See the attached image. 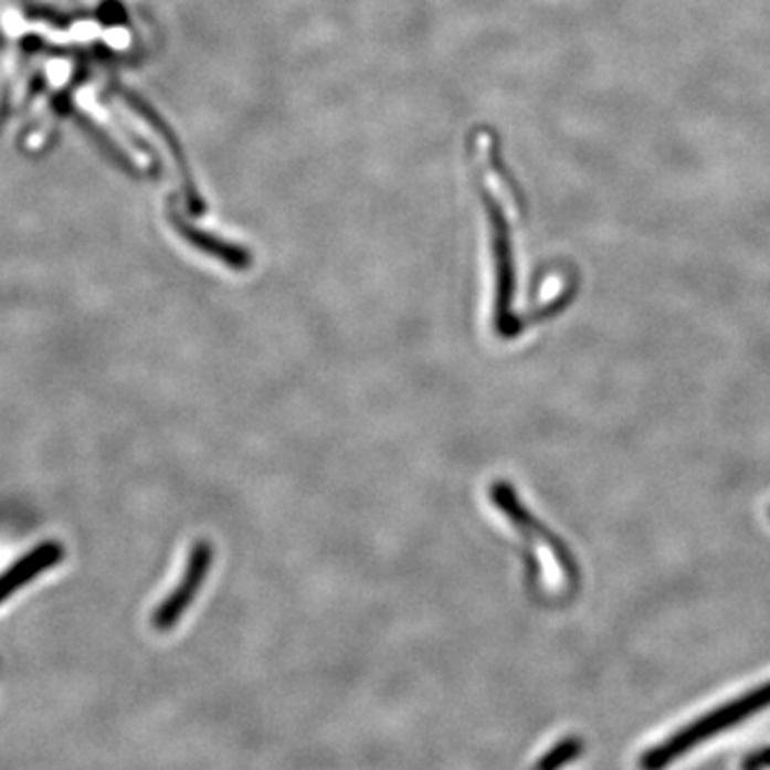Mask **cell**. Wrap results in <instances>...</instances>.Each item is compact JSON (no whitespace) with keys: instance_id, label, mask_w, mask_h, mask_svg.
Returning a JSON list of instances; mask_svg holds the SVG:
<instances>
[{"instance_id":"cell-5","label":"cell","mask_w":770,"mask_h":770,"mask_svg":"<svg viewBox=\"0 0 770 770\" xmlns=\"http://www.w3.org/2000/svg\"><path fill=\"white\" fill-rule=\"evenodd\" d=\"M173 223L176 230L187 238V242H191L196 249H200L203 253L225 262L232 268H246L251 264V255L244 249H238L234 244H228L214 235L203 234L200 230L191 228L189 223H184L178 214H173Z\"/></svg>"},{"instance_id":"cell-6","label":"cell","mask_w":770,"mask_h":770,"mask_svg":"<svg viewBox=\"0 0 770 770\" xmlns=\"http://www.w3.org/2000/svg\"><path fill=\"white\" fill-rule=\"evenodd\" d=\"M584 749V742L580 738H563L557 742L539 762L534 770H561L571 764Z\"/></svg>"},{"instance_id":"cell-1","label":"cell","mask_w":770,"mask_h":770,"mask_svg":"<svg viewBox=\"0 0 770 770\" xmlns=\"http://www.w3.org/2000/svg\"><path fill=\"white\" fill-rule=\"evenodd\" d=\"M770 706V683L762 685L756 692H749L745 696H740L737 700L719 706L715 710H710L708 715H704L700 719H696L694 724H689L687 728L678 730L674 737L664 740L662 745H657L655 749L646 751L642 758V770H664L671 767L672 762H676L681 756H685L689 749L698 747L704 740L737 726L740 721H745L749 715H756Z\"/></svg>"},{"instance_id":"cell-2","label":"cell","mask_w":770,"mask_h":770,"mask_svg":"<svg viewBox=\"0 0 770 770\" xmlns=\"http://www.w3.org/2000/svg\"><path fill=\"white\" fill-rule=\"evenodd\" d=\"M210 563H212V546L208 541H198L191 557H189V563H187V570H184L180 584L176 587L173 593H169L166 602L157 608V612L152 616V625L157 630L166 632L180 621L184 610L196 600L201 582L210 571Z\"/></svg>"},{"instance_id":"cell-4","label":"cell","mask_w":770,"mask_h":770,"mask_svg":"<svg viewBox=\"0 0 770 770\" xmlns=\"http://www.w3.org/2000/svg\"><path fill=\"white\" fill-rule=\"evenodd\" d=\"M123 95H125V99L129 103V107L135 109L157 134L161 135V139L168 144V148L171 150L173 159H176V166H178L180 173H182V180H184V187H187V200H189V205H191V210H193L196 214H200L201 210H203V203H201L200 196H198V191H196V184H193V180H191V171H189V166H187V161H184V155H182V150H180V146H178V141H176V135H173V131H169V127L164 123V118H161L146 101L135 97L131 93H123Z\"/></svg>"},{"instance_id":"cell-3","label":"cell","mask_w":770,"mask_h":770,"mask_svg":"<svg viewBox=\"0 0 770 770\" xmlns=\"http://www.w3.org/2000/svg\"><path fill=\"white\" fill-rule=\"evenodd\" d=\"M63 557H65V550L59 541L39 544L27 557H22L18 563H13L0 576V603L18 589H22L27 582H31L39 573L54 568Z\"/></svg>"}]
</instances>
